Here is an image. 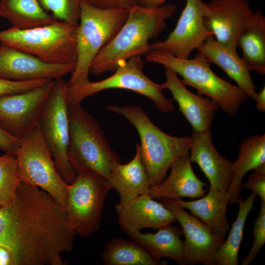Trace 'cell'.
Returning a JSON list of instances; mask_svg holds the SVG:
<instances>
[{"label":"cell","instance_id":"33","mask_svg":"<svg viewBox=\"0 0 265 265\" xmlns=\"http://www.w3.org/2000/svg\"><path fill=\"white\" fill-rule=\"evenodd\" d=\"M50 80L39 79L14 81L0 78V96L26 92L43 85Z\"/></svg>","mask_w":265,"mask_h":265},{"label":"cell","instance_id":"12","mask_svg":"<svg viewBox=\"0 0 265 265\" xmlns=\"http://www.w3.org/2000/svg\"><path fill=\"white\" fill-rule=\"evenodd\" d=\"M54 80L26 92L0 96V127L17 138L35 128Z\"/></svg>","mask_w":265,"mask_h":265},{"label":"cell","instance_id":"17","mask_svg":"<svg viewBox=\"0 0 265 265\" xmlns=\"http://www.w3.org/2000/svg\"><path fill=\"white\" fill-rule=\"evenodd\" d=\"M121 229L127 235L146 228L159 229L177 221L171 211L161 202L142 194L115 206Z\"/></svg>","mask_w":265,"mask_h":265},{"label":"cell","instance_id":"23","mask_svg":"<svg viewBox=\"0 0 265 265\" xmlns=\"http://www.w3.org/2000/svg\"><path fill=\"white\" fill-rule=\"evenodd\" d=\"M108 180L112 188L119 195V203H125L138 196L148 194L151 186L141 160L138 143L136 144L133 159L125 164L117 163Z\"/></svg>","mask_w":265,"mask_h":265},{"label":"cell","instance_id":"6","mask_svg":"<svg viewBox=\"0 0 265 265\" xmlns=\"http://www.w3.org/2000/svg\"><path fill=\"white\" fill-rule=\"evenodd\" d=\"M129 10L100 9L82 0L77 33V62L68 86L89 80L93 61L125 23Z\"/></svg>","mask_w":265,"mask_h":265},{"label":"cell","instance_id":"37","mask_svg":"<svg viewBox=\"0 0 265 265\" xmlns=\"http://www.w3.org/2000/svg\"><path fill=\"white\" fill-rule=\"evenodd\" d=\"M255 101L256 103V108L260 112H265V86H264L261 90L257 93Z\"/></svg>","mask_w":265,"mask_h":265},{"label":"cell","instance_id":"32","mask_svg":"<svg viewBox=\"0 0 265 265\" xmlns=\"http://www.w3.org/2000/svg\"><path fill=\"white\" fill-rule=\"evenodd\" d=\"M260 203L259 214L252 230L253 244L247 255L241 260V265H250L265 243V202L260 201Z\"/></svg>","mask_w":265,"mask_h":265},{"label":"cell","instance_id":"13","mask_svg":"<svg viewBox=\"0 0 265 265\" xmlns=\"http://www.w3.org/2000/svg\"><path fill=\"white\" fill-rule=\"evenodd\" d=\"M254 12L247 0H211L204 2L203 22L215 40L237 51V41Z\"/></svg>","mask_w":265,"mask_h":265},{"label":"cell","instance_id":"5","mask_svg":"<svg viewBox=\"0 0 265 265\" xmlns=\"http://www.w3.org/2000/svg\"><path fill=\"white\" fill-rule=\"evenodd\" d=\"M146 59L179 75L185 85L195 88L199 94L213 100L230 116L236 115L249 98L237 85L215 74L211 68V63L199 52L193 58H181L165 51L153 50L146 54Z\"/></svg>","mask_w":265,"mask_h":265},{"label":"cell","instance_id":"20","mask_svg":"<svg viewBox=\"0 0 265 265\" xmlns=\"http://www.w3.org/2000/svg\"><path fill=\"white\" fill-rule=\"evenodd\" d=\"M168 177L158 185L152 186L148 195L154 199L201 198L205 195L207 184L195 175L188 152L171 166Z\"/></svg>","mask_w":265,"mask_h":265},{"label":"cell","instance_id":"35","mask_svg":"<svg viewBox=\"0 0 265 265\" xmlns=\"http://www.w3.org/2000/svg\"><path fill=\"white\" fill-rule=\"evenodd\" d=\"M91 5L100 9L129 10L138 5L137 0H83Z\"/></svg>","mask_w":265,"mask_h":265},{"label":"cell","instance_id":"4","mask_svg":"<svg viewBox=\"0 0 265 265\" xmlns=\"http://www.w3.org/2000/svg\"><path fill=\"white\" fill-rule=\"evenodd\" d=\"M67 157L76 173L90 171L107 180L120 158L112 149L96 119L80 104H68Z\"/></svg>","mask_w":265,"mask_h":265},{"label":"cell","instance_id":"38","mask_svg":"<svg viewBox=\"0 0 265 265\" xmlns=\"http://www.w3.org/2000/svg\"><path fill=\"white\" fill-rule=\"evenodd\" d=\"M0 265H13L12 259L9 251L0 246Z\"/></svg>","mask_w":265,"mask_h":265},{"label":"cell","instance_id":"22","mask_svg":"<svg viewBox=\"0 0 265 265\" xmlns=\"http://www.w3.org/2000/svg\"><path fill=\"white\" fill-rule=\"evenodd\" d=\"M211 63L220 67L237 85L254 101L257 96L255 84L250 70L238 54L218 43L212 36L197 49Z\"/></svg>","mask_w":265,"mask_h":265},{"label":"cell","instance_id":"28","mask_svg":"<svg viewBox=\"0 0 265 265\" xmlns=\"http://www.w3.org/2000/svg\"><path fill=\"white\" fill-rule=\"evenodd\" d=\"M101 257L105 265H160L147 249L131 238L110 239L105 244Z\"/></svg>","mask_w":265,"mask_h":265},{"label":"cell","instance_id":"29","mask_svg":"<svg viewBox=\"0 0 265 265\" xmlns=\"http://www.w3.org/2000/svg\"><path fill=\"white\" fill-rule=\"evenodd\" d=\"M256 195L251 192L242 200L239 198L238 211L235 221L230 227L226 239H224L215 257V265H238V253L244 238V228L246 219L253 208Z\"/></svg>","mask_w":265,"mask_h":265},{"label":"cell","instance_id":"2","mask_svg":"<svg viewBox=\"0 0 265 265\" xmlns=\"http://www.w3.org/2000/svg\"><path fill=\"white\" fill-rule=\"evenodd\" d=\"M176 10V6L171 3L151 7L137 5L131 8L117 33L95 57L90 73L101 75L114 71L129 59L149 53V41L165 29L166 20Z\"/></svg>","mask_w":265,"mask_h":265},{"label":"cell","instance_id":"10","mask_svg":"<svg viewBox=\"0 0 265 265\" xmlns=\"http://www.w3.org/2000/svg\"><path fill=\"white\" fill-rule=\"evenodd\" d=\"M111 189L109 181L98 173L90 171L77 173L75 180L68 185L66 211L69 223L77 235L88 237L99 230Z\"/></svg>","mask_w":265,"mask_h":265},{"label":"cell","instance_id":"26","mask_svg":"<svg viewBox=\"0 0 265 265\" xmlns=\"http://www.w3.org/2000/svg\"><path fill=\"white\" fill-rule=\"evenodd\" d=\"M237 46L241 58L250 71L265 74V17L259 10L253 14L239 33Z\"/></svg>","mask_w":265,"mask_h":265},{"label":"cell","instance_id":"16","mask_svg":"<svg viewBox=\"0 0 265 265\" xmlns=\"http://www.w3.org/2000/svg\"><path fill=\"white\" fill-rule=\"evenodd\" d=\"M76 64L49 63L0 42V78L14 81L56 80L72 73Z\"/></svg>","mask_w":265,"mask_h":265},{"label":"cell","instance_id":"21","mask_svg":"<svg viewBox=\"0 0 265 265\" xmlns=\"http://www.w3.org/2000/svg\"><path fill=\"white\" fill-rule=\"evenodd\" d=\"M176 206L188 209L191 214L206 224L215 235L225 238L230 228L227 218L229 196L227 191L209 187V192L192 201L170 199Z\"/></svg>","mask_w":265,"mask_h":265},{"label":"cell","instance_id":"34","mask_svg":"<svg viewBox=\"0 0 265 265\" xmlns=\"http://www.w3.org/2000/svg\"><path fill=\"white\" fill-rule=\"evenodd\" d=\"M241 189H249L265 202V164L254 170L247 182L241 185Z\"/></svg>","mask_w":265,"mask_h":265},{"label":"cell","instance_id":"8","mask_svg":"<svg viewBox=\"0 0 265 265\" xmlns=\"http://www.w3.org/2000/svg\"><path fill=\"white\" fill-rule=\"evenodd\" d=\"M16 159L21 182L45 191L66 209L68 184L57 171L38 125L20 138Z\"/></svg>","mask_w":265,"mask_h":265},{"label":"cell","instance_id":"18","mask_svg":"<svg viewBox=\"0 0 265 265\" xmlns=\"http://www.w3.org/2000/svg\"><path fill=\"white\" fill-rule=\"evenodd\" d=\"M165 68V81L161 84L163 89L170 91L179 110L190 125L192 130L203 132L211 129L216 111L219 107L211 98L189 91L178 75Z\"/></svg>","mask_w":265,"mask_h":265},{"label":"cell","instance_id":"11","mask_svg":"<svg viewBox=\"0 0 265 265\" xmlns=\"http://www.w3.org/2000/svg\"><path fill=\"white\" fill-rule=\"evenodd\" d=\"M68 83L62 78L54 80L52 90L43 107L38 126L60 176L68 185L77 177L69 161V140L68 114Z\"/></svg>","mask_w":265,"mask_h":265},{"label":"cell","instance_id":"1","mask_svg":"<svg viewBox=\"0 0 265 265\" xmlns=\"http://www.w3.org/2000/svg\"><path fill=\"white\" fill-rule=\"evenodd\" d=\"M77 235L66 209L38 187L21 182L13 200L0 207V246L13 265H63Z\"/></svg>","mask_w":265,"mask_h":265},{"label":"cell","instance_id":"24","mask_svg":"<svg viewBox=\"0 0 265 265\" xmlns=\"http://www.w3.org/2000/svg\"><path fill=\"white\" fill-rule=\"evenodd\" d=\"M265 164V133L247 137L239 145L238 158L232 161L230 182L227 190L229 205H238L242 180L249 171Z\"/></svg>","mask_w":265,"mask_h":265},{"label":"cell","instance_id":"30","mask_svg":"<svg viewBox=\"0 0 265 265\" xmlns=\"http://www.w3.org/2000/svg\"><path fill=\"white\" fill-rule=\"evenodd\" d=\"M19 179L16 157L5 153L0 156V205H5L14 199Z\"/></svg>","mask_w":265,"mask_h":265},{"label":"cell","instance_id":"39","mask_svg":"<svg viewBox=\"0 0 265 265\" xmlns=\"http://www.w3.org/2000/svg\"><path fill=\"white\" fill-rule=\"evenodd\" d=\"M138 4L145 7H153L152 0H137Z\"/></svg>","mask_w":265,"mask_h":265},{"label":"cell","instance_id":"9","mask_svg":"<svg viewBox=\"0 0 265 265\" xmlns=\"http://www.w3.org/2000/svg\"><path fill=\"white\" fill-rule=\"evenodd\" d=\"M144 61L140 56L132 57L120 64L111 76L100 81L89 80L69 86L67 99L69 103L80 104L87 97L109 89H122L141 94L152 100L156 108L163 113L174 110L173 101L163 94L161 84L157 83L143 72Z\"/></svg>","mask_w":265,"mask_h":265},{"label":"cell","instance_id":"7","mask_svg":"<svg viewBox=\"0 0 265 265\" xmlns=\"http://www.w3.org/2000/svg\"><path fill=\"white\" fill-rule=\"evenodd\" d=\"M78 25L55 22L21 29L12 26L0 31V42L52 64H76Z\"/></svg>","mask_w":265,"mask_h":265},{"label":"cell","instance_id":"25","mask_svg":"<svg viewBox=\"0 0 265 265\" xmlns=\"http://www.w3.org/2000/svg\"><path fill=\"white\" fill-rule=\"evenodd\" d=\"M183 234L181 228L170 224L155 233L139 232L128 236L147 249L160 264L162 258H168L180 265H186L184 242L181 239Z\"/></svg>","mask_w":265,"mask_h":265},{"label":"cell","instance_id":"31","mask_svg":"<svg viewBox=\"0 0 265 265\" xmlns=\"http://www.w3.org/2000/svg\"><path fill=\"white\" fill-rule=\"evenodd\" d=\"M83 0H38L41 6L58 21L78 25Z\"/></svg>","mask_w":265,"mask_h":265},{"label":"cell","instance_id":"27","mask_svg":"<svg viewBox=\"0 0 265 265\" xmlns=\"http://www.w3.org/2000/svg\"><path fill=\"white\" fill-rule=\"evenodd\" d=\"M0 17L12 26L29 29L52 24L57 20L41 6L38 0H0Z\"/></svg>","mask_w":265,"mask_h":265},{"label":"cell","instance_id":"36","mask_svg":"<svg viewBox=\"0 0 265 265\" xmlns=\"http://www.w3.org/2000/svg\"><path fill=\"white\" fill-rule=\"evenodd\" d=\"M20 144V138L10 135L0 126V150L16 157Z\"/></svg>","mask_w":265,"mask_h":265},{"label":"cell","instance_id":"19","mask_svg":"<svg viewBox=\"0 0 265 265\" xmlns=\"http://www.w3.org/2000/svg\"><path fill=\"white\" fill-rule=\"evenodd\" d=\"M189 158L196 163L210 183V187L227 191L230 182L232 161L221 156L213 143L211 129L192 130Z\"/></svg>","mask_w":265,"mask_h":265},{"label":"cell","instance_id":"14","mask_svg":"<svg viewBox=\"0 0 265 265\" xmlns=\"http://www.w3.org/2000/svg\"><path fill=\"white\" fill-rule=\"evenodd\" d=\"M202 0H186L185 6L173 30L166 39L151 44V50H160L181 58H189L212 33L203 22Z\"/></svg>","mask_w":265,"mask_h":265},{"label":"cell","instance_id":"3","mask_svg":"<svg viewBox=\"0 0 265 265\" xmlns=\"http://www.w3.org/2000/svg\"><path fill=\"white\" fill-rule=\"evenodd\" d=\"M107 109L122 115L137 131L140 140V155L151 187L163 181L172 164L189 151L191 136L177 137L164 132L139 106L112 105Z\"/></svg>","mask_w":265,"mask_h":265},{"label":"cell","instance_id":"40","mask_svg":"<svg viewBox=\"0 0 265 265\" xmlns=\"http://www.w3.org/2000/svg\"><path fill=\"white\" fill-rule=\"evenodd\" d=\"M167 0H152L153 7H157L163 4Z\"/></svg>","mask_w":265,"mask_h":265},{"label":"cell","instance_id":"41","mask_svg":"<svg viewBox=\"0 0 265 265\" xmlns=\"http://www.w3.org/2000/svg\"><path fill=\"white\" fill-rule=\"evenodd\" d=\"M1 207V206L0 205V207Z\"/></svg>","mask_w":265,"mask_h":265},{"label":"cell","instance_id":"15","mask_svg":"<svg viewBox=\"0 0 265 265\" xmlns=\"http://www.w3.org/2000/svg\"><path fill=\"white\" fill-rule=\"evenodd\" d=\"M161 202L173 213L185 236L184 253L187 265H215V255L224 238L214 235L201 220L168 198Z\"/></svg>","mask_w":265,"mask_h":265}]
</instances>
